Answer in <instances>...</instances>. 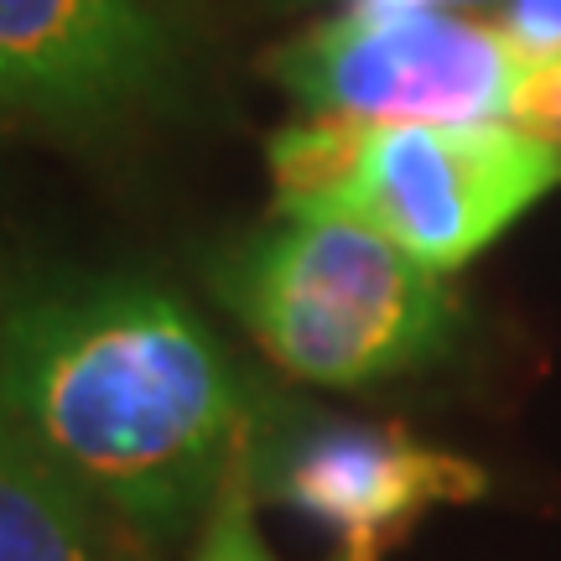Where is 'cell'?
Instances as JSON below:
<instances>
[{"label": "cell", "mask_w": 561, "mask_h": 561, "mask_svg": "<svg viewBox=\"0 0 561 561\" xmlns=\"http://www.w3.org/2000/svg\"><path fill=\"white\" fill-rule=\"evenodd\" d=\"M343 5H447V11H473V16H494L504 0H343Z\"/></svg>", "instance_id": "obj_11"}, {"label": "cell", "mask_w": 561, "mask_h": 561, "mask_svg": "<svg viewBox=\"0 0 561 561\" xmlns=\"http://www.w3.org/2000/svg\"><path fill=\"white\" fill-rule=\"evenodd\" d=\"M255 500H261V489H255V447H250V453L229 468V479L219 483V494L208 504L193 561H276L261 536Z\"/></svg>", "instance_id": "obj_8"}, {"label": "cell", "mask_w": 561, "mask_h": 561, "mask_svg": "<svg viewBox=\"0 0 561 561\" xmlns=\"http://www.w3.org/2000/svg\"><path fill=\"white\" fill-rule=\"evenodd\" d=\"M255 489L339 541V561H380L432 510L479 504L489 473L385 421L318 416L255 437Z\"/></svg>", "instance_id": "obj_5"}, {"label": "cell", "mask_w": 561, "mask_h": 561, "mask_svg": "<svg viewBox=\"0 0 561 561\" xmlns=\"http://www.w3.org/2000/svg\"><path fill=\"white\" fill-rule=\"evenodd\" d=\"M0 561H151V541L68 483L0 396Z\"/></svg>", "instance_id": "obj_7"}, {"label": "cell", "mask_w": 561, "mask_h": 561, "mask_svg": "<svg viewBox=\"0 0 561 561\" xmlns=\"http://www.w3.org/2000/svg\"><path fill=\"white\" fill-rule=\"evenodd\" d=\"M261 68L301 115L359 125L510 121L525 79L494 16L447 5H343L271 47Z\"/></svg>", "instance_id": "obj_3"}, {"label": "cell", "mask_w": 561, "mask_h": 561, "mask_svg": "<svg viewBox=\"0 0 561 561\" xmlns=\"http://www.w3.org/2000/svg\"><path fill=\"white\" fill-rule=\"evenodd\" d=\"M172 73L161 0H0V104L100 121L151 100Z\"/></svg>", "instance_id": "obj_6"}, {"label": "cell", "mask_w": 561, "mask_h": 561, "mask_svg": "<svg viewBox=\"0 0 561 561\" xmlns=\"http://www.w3.org/2000/svg\"><path fill=\"white\" fill-rule=\"evenodd\" d=\"M208 280L265 359L328 390L411 375L462 328L442 271L343 214H280L224 244Z\"/></svg>", "instance_id": "obj_2"}, {"label": "cell", "mask_w": 561, "mask_h": 561, "mask_svg": "<svg viewBox=\"0 0 561 561\" xmlns=\"http://www.w3.org/2000/svg\"><path fill=\"white\" fill-rule=\"evenodd\" d=\"M494 26L520 53L525 68L561 58V0H504L494 11Z\"/></svg>", "instance_id": "obj_9"}, {"label": "cell", "mask_w": 561, "mask_h": 561, "mask_svg": "<svg viewBox=\"0 0 561 561\" xmlns=\"http://www.w3.org/2000/svg\"><path fill=\"white\" fill-rule=\"evenodd\" d=\"M510 121L520 125V130H530V136L557 140L561 146V58L530 62V68H525Z\"/></svg>", "instance_id": "obj_10"}, {"label": "cell", "mask_w": 561, "mask_h": 561, "mask_svg": "<svg viewBox=\"0 0 561 561\" xmlns=\"http://www.w3.org/2000/svg\"><path fill=\"white\" fill-rule=\"evenodd\" d=\"M0 396L68 483L140 536L208 515L261 416L224 343L146 280H83L0 318Z\"/></svg>", "instance_id": "obj_1"}, {"label": "cell", "mask_w": 561, "mask_h": 561, "mask_svg": "<svg viewBox=\"0 0 561 561\" xmlns=\"http://www.w3.org/2000/svg\"><path fill=\"white\" fill-rule=\"evenodd\" d=\"M561 187V146L489 125H364L328 214L380 229L432 271H458Z\"/></svg>", "instance_id": "obj_4"}]
</instances>
